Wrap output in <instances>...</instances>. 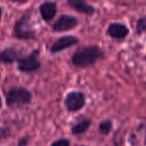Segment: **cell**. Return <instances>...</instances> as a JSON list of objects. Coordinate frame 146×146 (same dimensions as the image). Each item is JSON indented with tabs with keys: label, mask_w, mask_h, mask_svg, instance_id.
Returning <instances> with one entry per match:
<instances>
[{
	"label": "cell",
	"mask_w": 146,
	"mask_h": 146,
	"mask_svg": "<svg viewBox=\"0 0 146 146\" xmlns=\"http://www.w3.org/2000/svg\"><path fill=\"white\" fill-rule=\"evenodd\" d=\"M104 58V52L97 45L80 47L71 56V63L77 68H87Z\"/></svg>",
	"instance_id": "1"
},
{
	"label": "cell",
	"mask_w": 146,
	"mask_h": 146,
	"mask_svg": "<svg viewBox=\"0 0 146 146\" xmlns=\"http://www.w3.org/2000/svg\"><path fill=\"white\" fill-rule=\"evenodd\" d=\"M13 36L20 40H34L36 38V31L31 24V10L26 11L14 23Z\"/></svg>",
	"instance_id": "2"
},
{
	"label": "cell",
	"mask_w": 146,
	"mask_h": 146,
	"mask_svg": "<svg viewBox=\"0 0 146 146\" xmlns=\"http://www.w3.org/2000/svg\"><path fill=\"white\" fill-rule=\"evenodd\" d=\"M32 95L24 87H12L6 93V104L10 108H20L31 102Z\"/></svg>",
	"instance_id": "3"
},
{
	"label": "cell",
	"mask_w": 146,
	"mask_h": 146,
	"mask_svg": "<svg viewBox=\"0 0 146 146\" xmlns=\"http://www.w3.org/2000/svg\"><path fill=\"white\" fill-rule=\"evenodd\" d=\"M39 50H32L29 54L25 56H21L18 59V69L21 72L30 73L38 70L41 67V61L39 59Z\"/></svg>",
	"instance_id": "4"
},
{
	"label": "cell",
	"mask_w": 146,
	"mask_h": 146,
	"mask_svg": "<svg viewBox=\"0 0 146 146\" xmlns=\"http://www.w3.org/2000/svg\"><path fill=\"white\" fill-rule=\"evenodd\" d=\"M86 96L81 91H71L64 98V105L68 112H77L84 107Z\"/></svg>",
	"instance_id": "5"
},
{
	"label": "cell",
	"mask_w": 146,
	"mask_h": 146,
	"mask_svg": "<svg viewBox=\"0 0 146 146\" xmlns=\"http://www.w3.org/2000/svg\"><path fill=\"white\" fill-rule=\"evenodd\" d=\"M78 25V20L71 14H61L57 20L52 24V30L54 32H64L72 30Z\"/></svg>",
	"instance_id": "6"
},
{
	"label": "cell",
	"mask_w": 146,
	"mask_h": 146,
	"mask_svg": "<svg viewBox=\"0 0 146 146\" xmlns=\"http://www.w3.org/2000/svg\"><path fill=\"white\" fill-rule=\"evenodd\" d=\"M79 42V39L76 36L73 35H65L60 38L56 39L50 47V53L52 54H56V53L62 52V51L66 50V49L70 48V47L74 46L75 44Z\"/></svg>",
	"instance_id": "7"
},
{
	"label": "cell",
	"mask_w": 146,
	"mask_h": 146,
	"mask_svg": "<svg viewBox=\"0 0 146 146\" xmlns=\"http://www.w3.org/2000/svg\"><path fill=\"white\" fill-rule=\"evenodd\" d=\"M106 35L115 40H124L129 35V28L124 23L112 22L106 29Z\"/></svg>",
	"instance_id": "8"
},
{
	"label": "cell",
	"mask_w": 146,
	"mask_h": 146,
	"mask_svg": "<svg viewBox=\"0 0 146 146\" xmlns=\"http://www.w3.org/2000/svg\"><path fill=\"white\" fill-rule=\"evenodd\" d=\"M67 4L75 11L85 14L87 16H92L96 11L93 5L89 4L84 0H68Z\"/></svg>",
	"instance_id": "9"
},
{
	"label": "cell",
	"mask_w": 146,
	"mask_h": 146,
	"mask_svg": "<svg viewBox=\"0 0 146 146\" xmlns=\"http://www.w3.org/2000/svg\"><path fill=\"white\" fill-rule=\"evenodd\" d=\"M39 12H40L41 18L46 22L51 21L57 13V4L55 2L46 1L39 5Z\"/></svg>",
	"instance_id": "10"
},
{
	"label": "cell",
	"mask_w": 146,
	"mask_h": 146,
	"mask_svg": "<svg viewBox=\"0 0 146 146\" xmlns=\"http://www.w3.org/2000/svg\"><path fill=\"white\" fill-rule=\"evenodd\" d=\"M20 57V51H18L14 47H8V48H5L4 50L0 51V63L10 64L15 61H18Z\"/></svg>",
	"instance_id": "11"
},
{
	"label": "cell",
	"mask_w": 146,
	"mask_h": 146,
	"mask_svg": "<svg viewBox=\"0 0 146 146\" xmlns=\"http://www.w3.org/2000/svg\"><path fill=\"white\" fill-rule=\"evenodd\" d=\"M91 125V119L88 117H80L76 123L71 126V133L73 135H81L85 133Z\"/></svg>",
	"instance_id": "12"
},
{
	"label": "cell",
	"mask_w": 146,
	"mask_h": 146,
	"mask_svg": "<svg viewBox=\"0 0 146 146\" xmlns=\"http://www.w3.org/2000/svg\"><path fill=\"white\" fill-rule=\"evenodd\" d=\"M113 128V122L110 119H104L103 121H101L98 125V130L101 134L103 135H108L110 134V132L112 131Z\"/></svg>",
	"instance_id": "13"
},
{
	"label": "cell",
	"mask_w": 146,
	"mask_h": 146,
	"mask_svg": "<svg viewBox=\"0 0 146 146\" xmlns=\"http://www.w3.org/2000/svg\"><path fill=\"white\" fill-rule=\"evenodd\" d=\"M145 31H146V15H144V16L140 17L136 21L135 32L137 35H141Z\"/></svg>",
	"instance_id": "14"
},
{
	"label": "cell",
	"mask_w": 146,
	"mask_h": 146,
	"mask_svg": "<svg viewBox=\"0 0 146 146\" xmlns=\"http://www.w3.org/2000/svg\"><path fill=\"white\" fill-rule=\"evenodd\" d=\"M49 146H70V141L67 138H59L53 141Z\"/></svg>",
	"instance_id": "15"
},
{
	"label": "cell",
	"mask_w": 146,
	"mask_h": 146,
	"mask_svg": "<svg viewBox=\"0 0 146 146\" xmlns=\"http://www.w3.org/2000/svg\"><path fill=\"white\" fill-rule=\"evenodd\" d=\"M10 135V130L8 128H1L0 127V140L5 139V138L9 137Z\"/></svg>",
	"instance_id": "16"
},
{
	"label": "cell",
	"mask_w": 146,
	"mask_h": 146,
	"mask_svg": "<svg viewBox=\"0 0 146 146\" xmlns=\"http://www.w3.org/2000/svg\"><path fill=\"white\" fill-rule=\"evenodd\" d=\"M137 130H140V131L143 130L144 131V145H146V121H143L142 123H140Z\"/></svg>",
	"instance_id": "17"
},
{
	"label": "cell",
	"mask_w": 146,
	"mask_h": 146,
	"mask_svg": "<svg viewBox=\"0 0 146 146\" xmlns=\"http://www.w3.org/2000/svg\"><path fill=\"white\" fill-rule=\"evenodd\" d=\"M27 141H28V138L27 137H24V138H21L18 142V145L17 146H25L27 144Z\"/></svg>",
	"instance_id": "18"
},
{
	"label": "cell",
	"mask_w": 146,
	"mask_h": 146,
	"mask_svg": "<svg viewBox=\"0 0 146 146\" xmlns=\"http://www.w3.org/2000/svg\"><path fill=\"white\" fill-rule=\"evenodd\" d=\"M1 16H2V8L0 6V19H1Z\"/></svg>",
	"instance_id": "19"
},
{
	"label": "cell",
	"mask_w": 146,
	"mask_h": 146,
	"mask_svg": "<svg viewBox=\"0 0 146 146\" xmlns=\"http://www.w3.org/2000/svg\"><path fill=\"white\" fill-rule=\"evenodd\" d=\"M2 107V100H1V97H0V109Z\"/></svg>",
	"instance_id": "20"
},
{
	"label": "cell",
	"mask_w": 146,
	"mask_h": 146,
	"mask_svg": "<svg viewBox=\"0 0 146 146\" xmlns=\"http://www.w3.org/2000/svg\"><path fill=\"white\" fill-rule=\"evenodd\" d=\"M75 146H84V145H75Z\"/></svg>",
	"instance_id": "21"
},
{
	"label": "cell",
	"mask_w": 146,
	"mask_h": 146,
	"mask_svg": "<svg viewBox=\"0 0 146 146\" xmlns=\"http://www.w3.org/2000/svg\"><path fill=\"white\" fill-rule=\"evenodd\" d=\"M145 59H146V54H145Z\"/></svg>",
	"instance_id": "22"
}]
</instances>
